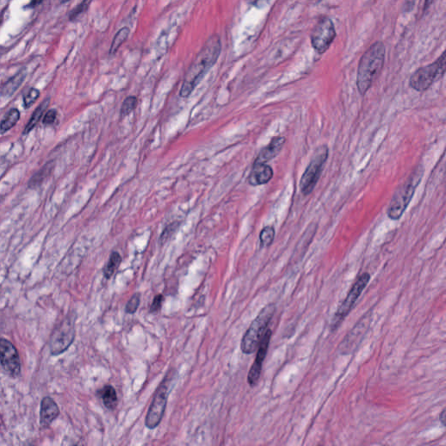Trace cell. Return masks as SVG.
Segmentation results:
<instances>
[{
    "instance_id": "obj_18",
    "label": "cell",
    "mask_w": 446,
    "mask_h": 446,
    "mask_svg": "<svg viewBox=\"0 0 446 446\" xmlns=\"http://www.w3.org/2000/svg\"><path fill=\"white\" fill-rule=\"evenodd\" d=\"M101 396L105 406L109 410L116 408L118 404L117 392L113 386L106 385L101 390Z\"/></svg>"
},
{
    "instance_id": "obj_37",
    "label": "cell",
    "mask_w": 446,
    "mask_h": 446,
    "mask_svg": "<svg viewBox=\"0 0 446 446\" xmlns=\"http://www.w3.org/2000/svg\"><path fill=\"white\" fill-rule=\"evenodd\" d=\"M0 200H1V196H0Z\"/></svg>"
},
{
    "instance_id": "obj_9",
    "label": "cell",
    "mask_w": 446,
    "mask_h": 446,
    "mask_svg": "<svg viewBox=\"0 0 446 446\" xmlns=\"http://www.w3.org/2000/svg\"><path fill=\"white\" fill-rule=\"evenodd\" d=\"M75 338L74 321L71 318L65 319L58 326L52 333L50 340V351L52 356L64 353L73 343Z\"/></svg>"
},
{
    "instance_id": "obj_2",
    "label": "cell",
    "mask_w": 446,
    "mask_h": 446,
    "mask_svg": "<svg viewBox=\"0 0 446 446\" xmlns=\"http://www.w3.org/2000/svg\"><path fill=\"white\" fill-rule=\"evenodd\" d=\"M385 49L382 42L374 43L362 55L358 65L357 85L361 95H364L382 71Z\"/></svg>"
},
{
    "instance_id": "obj_16",
    "label": "cell",
    "mask_w": 446,
    "mask_h": 446,
    "mask_svg": "<svg viewBox=\"0 0 446 446\" xmlns=\"http://www.w3.org/2000/svg\"><path fill=\"white\" fill-rule=\"evenodd\" d=\"M285 141V138L282 136L273 138L269 145L261 149L255 163H267L268 161L273 160L281 152Z\"/></svg>"
},
{
    "instance_id": "obj_5",
    "label": "cell",
    "mask_w": 446,
    "mask_h": 446,
    "mask_svg": "<svg viewBox=\"0 0 446 446\" xmlns=\"http://www.w3.org/2000/svg\"><path fill=\"white\" fill-rule=\"evenodd\" d=\"M329 157V149L326 145L320 146L316 149L309 165L306 168L300 181V190L303 195H309L322 174V169Z\"/></svg>"
},
{
    "instance_id": "obj_17",
    "label": "cell",
    "mask_w": 446,
    "mask_h": 446,
    "mask_svg": "<svg viewBox=\"0 0 446 446\" xmlns=\"http://www.w3.org/2000/svg\"><path fill=\"white\" fill-rule=\"evenodd\" d=\"M26 76V73L24 72H20L17 73L15 76L11 78L9 81H6L2 87L0 88V94L2 96H11L13 93L16 92L19 87L21 86V84L23 83L24 79Z\"/></svg>"
},
{
    "instance_id": "obj_30",
    "label": "cell",
    "mask_w": 446,
    "mask_h": 446,
    "mask_svg": "<svg viewBox=\"0 0 446 446\" xmlns=\"http://www.w3.org/2000/svg\"><path fill=\"white\" fill-rule=\"evenodd\" d=\"M163 301H164L163 296L162 295H157L156 297L153 299L152 305L150 307V312L151 313H155L158 310H160Z\"/></svg>"
},
{
    "instance_id": "obj_6",
    "label": "cell",
    "mask_w": 446,
    "mask_h": 446,
    "mask_svg": "<svg viewBox=\"0 0 446 446\" xmlns=\"http://www.w3.org/2000/svg\"><path fill=\"white\" fill-rule=\"evenodd\" d=\"M446 57L445 53L432 64L418 69L410 79V86L418 92H425L446 73Z\"/></svg>"
},
{
    "instance_id": "obj_12",
    "label": "cell",
    "mask_w": 446,
    "mask_h": 446,
    "mask_svg": "<svg viewBox=\"0 0 446 446\" xmlns=\"http://www.w3.org/2000/svg\"><path fill=\"white\" fill-rule=\"evenodd\" d=\"M271 335H272L271 330H266L265 334H264L263 338L261 339L260 344L258 346L256 358H255V360L254 362L253 365L251 366L249 375H248V382H249V385L251 386V387H255V386L256 385L259 379H260L262 363H263V361H264V359L266 358V355H267V352H268Z\"/></svg>"
},
{
    "instance_id": "obj_32",
    "label": "cell",
    "mask_w": 446,
    "mask_h": 446,
    "mask_svg": "<svg viewBox=\"0 0 446 446\" xmlns=\"http://www.w3.org/2000/svg\"><path fill=\"white\" fill-rule=\"evenodd\" d=\"M246 1L248 4H251L255 7L259 9L264 8L271 2V0H246Z\"/></svg>"
},
{
    "instance_id": "obj_1",
    "label": "cell",
    "mask_w": 446,
    "mask_h": 446,
    "mask_svg": "<svg viewBox=\"0 0 446 446\" xmlns=\"http://www.w3.org/2000/svg\"><path fill=\"white\" fill-rule=\"evenodd\" d=\"M221 51V42L217 34L211 35L206 41L194 61L186 73L180 95L189 97L209 70L217 62Z\"/></svg>"
},
{
    "instance_id": "obj_29",
    "label": "cell",
    "mask_w": 446,
    "mask_h": 446,
    "mask_svg": "<svg viewBox=\"0 0 446 446\" xmlns=\"http://www.w3.org/2000/svg\"><path fill=\"white\" fill-rule=\"evenodd\" d=\"M47 167H45L43 170H41L40 173H37L36 175L32 177V180L30 181V187H32V188H35L36 186H39L41 183V181L44 180V176L45 174L47 173L48 171H50V169H46Z\"/></svg>"
},
{
    "instance_id": "obj_4",
    "label": "cell",
    "mask_w": 446,
    "mask_h": 446,
    "mask_svg": "<svg viewBox=\"0 0 446 446\" xmlns=\"http://www.w3.org/2000/svg\"><path fill=\"white\" fill-rule=\"evenodd\" d=\"M275 311L276 306L274 303H270L258 314L241 340V350L243 353L250 355L257 350L258 346L273 318Z\"/></svg>"
},
{
    "instance_id": "obj_21",
    "label": "cell",
    "mask_w": 446,
    "mask_h": 446,
    "mask_svg": "<svg viewBox=\"0 0 446 446\" xmlns=\"http://www.w3.org/2000/svg\"><path fill=\"white\" fill-rule=\"evenodd\" d=\"M121 262V256L118 252L113 251L109 257L108 262L104 269V276L106 279L112 277L113 274L118 270Z\"/></svg>"
},
{
    "instance_id": "obj_26",
    "label": "cell",
    "mask_w": 446,
    "mask_h": 446,
    "mask_svg": "<svg viewBox=\"0 0 446 446\" xmlns=\"http://www.w3.org/2000/svg\"><path fill=\"white\" fill-rule=\"evenodd\" d=\"M141 303V295L139 293L134 294L130 300L127 301L126 305V312L127 314H133L136 312L139 306Z\"/></svg>"
},
{
    "instance_id": "obj_22",
    "label": "cell",
    "mask_w": 446,
    "mask_h": 446,
    "mask_svg": "<svg viewBox=\"0 0 446 446\" xmlns=\"http://www.w3.org/2000/svg\"><path fill=\"white\" fill-rule=\"evenodd\" d=\"M130 33V30L128 27H124L121 29L119 32H117L116 35L113 38V42L110 47V54L113 55L116 53L117 51L121 47V44L124 43L125 41L127 40Z\"/></svg>"
},
{
    "instance_id": "obj_24",
    "label": "cell",
    "mask_w": 446,
    "mask_h": 446,
    "mask_svg": "<svg viewBox=\"0 0 446 446\" xmlns=\"http://www.w3.org/2000/svg\"><path fill=\"white\" fill-rule=\"evenodd\" d=\"M137 106V98L134 96H129L125 100L121 109V114L122 116H127L132 113Z\"/></svg>"
},
{
    "instance_id": "obj_33",
    "label": "cell",
    "mask_w": 446,
    "mask_h": 446,
    "mask_svg": "<svg viewBox=\"0 0 446 446\" xmlns=\"http://www.w3.org/2000/svg\"><path fill=\"white\" fill-rule=\"evenodd\" d=\"M440 418H441V421H442L443 425H446V410H443Z\"/></svg>"
},
{
    "instance_id": "obj_36",
    "label": "cell",
    "mask_w": 446,
    "mask_h": 446,
    "mask_svg": "<svg viewBox=\"0 0 446 446\" xmlns=\"http://www.w3.org/2000/svg\"><path fill=\"white\" fill-rule=\"evenodd\" d=\"M69 0H61L62 3H65V2H68Z\"/></svg>"
},
{
    "instance_id": "obj_11",
    "label": "cell",
    "mask_w": 446,
    "mask_h": 446,
    "mask_svg": "<svg viewBox=\"0 0 446 446\" xmlns=\"http://www.w3.org/2000/svg\"><path fill=\"white\" fill-rule=\"evenodd\" d=\"M0 363L9 376L17 378L21 371V358L16 347L7 339H0Z\"/></svg>"
},
{
    "instance_id": "obj_28",
    "label": "cell",
    "mask_w": 446,
    "mask_h": 446,
    "mask_svg": "<svg viewBox=\"0 0 446 446\" xmlns=\"http://www.w3.org/2000/svg\"><path fill=\"white\" fill-rule=\"evenodd\" d=\"M39 97H40L39 90H37L35 88L30 89L28 93H26L24 96V107H26V108L30 107L38 100Z\"/></svg>"
},
{
    "instance_id": "obj_27",
    "label": "cell",
    "mask_w": 446,
    "mask_h": 446,
    "mask_svg": "<svg viewBox=\"0 0 446 446\" xmlns=\"http://www.w3.org/2000/svg\"><path fill=\"white\" fill-rule=\"evenodd\" d=\"M91 2H92V0H83L81 4L77 5L76 7L71 12V13H70V20L73 21V20L76 19L77 17L80 16L81 13L85 12L88 9Z\"/></svg>"
},
{
    "instance_id": "obj_19",
    "label": "cell",
    "mask_w": 446,
    "mask_h": 446,
    "mask_svg": "<svg viewBox=\"0 0 446 446\" xmlns=\"http://www.w3.org/2000/svg\"><path fill=\"white\" fill-rule=\"evenodd\" d=\"M48 105L49 100L47 99V100L44 101L43 103H41V104L38 106V108L34 111V113H32V116L31 117L28 124L26 125V127H25V128H24V134L30 133L32 129H33V127L38 124V122L40 121L41 117L43 115V113H44L45 109L48 106Z\"/></svg>"
},
{
    "instance_id": "obj_31",
    "label": "cell",
    "mask_w": 446,
    "mask_h": 446,
    "mask_svg": "<svg viewBox=\"0 0 446 446\" xmlns=\"http://www.w3.org/2000/svg\"><path fill=\"white\" fill-rule=\"evenodd\" d=\"M57 116V112L56 110L52 109V110H50L48 111L46 114L44 115V120H43V123L44 125H51L56 120Z\"/></svg>"
},
{
    "instance_id": "obj_15",
    "label": "cell",
    "mask_w": 446,
    "mask_h": 446,
    "mask_svg": "<svg viewBox=\"0 0 446 446\" xmlns=\"http://www.w3.org/2000/svg\"><path fill=\"white\" fill-rule=\"evenodd\" d=\"M60 415V409L55 401L50 397H45L41 401V425L47 428Z\"/></svg>"
},
{
    "instance_id": "obj_34",
    "label": "cell",
    "mask_w": 446,
    "mask_h": 446,
    "mask_svg": "<svg viewBox=\"0 0 446 446\" xmlns=\"http://www.w3.org/2000/svg\"><path fill=\"white\" fill-rule=\"evenodd\" d=\"M432 2H433V0H425V10H427V9L429 8Z\"/></svg>"
},
{
    "instance_id": "obj_8",
    "label": "cell",
    "mask_w": 446,
    "mask_h": 446,
    "mask_svg": "<svg viewBox=\"0 0 446 446\" xmlns=\"http://www.w3.org/2000/svg\"><path fill=\"white\" fill-rule=\"evenodd\" d=\"M370 276L368 273L362 274L356 281L353 287L351 288L349 294L347 295L344 301L342 304L339 306L338 311L334 315L332 322H331V330H336L338 329L343 319L349 315L350 310L353 309L354 304L358 301V298L361 296L362 291L364 290L368 282L370 281Z\"/></svg>"
},
{
    "instance_id": "obj_20",
    "label": "cell",
    "mask_w": 446,
    "mask_h": 446,
    "mask_svg": "<svg viewBox=\"0 0 446 446\" xmlns=\"http://www.w3.org/2000/svg\"><path fill=\"white\" fill-rule=\"evenodd\" d=\"M20 118H21V113L18 109L13 108L10 110V112L6 114V116L0 124V131L2 133H5L9 131L17 124Z\"/></svg>"
},
{
    "instance_id": "obj_14",
    "label": "cell",
    "mask_w": 446,
    "mask_h": 446,
    "mask_svg": "<svg viewBox=\"0 0 446 446\" xmlns=\"http://www.w3.org/2000/svg\"><path fill=\"white\" fill-rule=\"evenodd\" d=\"M273 175V169L270 165L266 163H254L248 181L251 186L264 185L271 181Z\"/></svg>"
},
{
    "instance_id": "obj_13",
    "label": "cell",
    "mask_w": 446,
    "mask_h": 446,
    "mask_svg": "<svg viewBox=\"0 0 446 446\" xmlns=\"http://www.w3.org/2000/svg\"><path fill=\"white\" fill-rule=\"evenodd\" d=\"M370 314H367L355 325L353 330L348 333L347 337L341 343V350L343 354H348L357 348L358 343L361 341L363 335L368 330L370 324Z\"/></svg>"
},
{
    "instance_id": "obj_23",
    "label": "cell",
    "mask_w": 446,
    "mask_h": 446,
    "mask_svg": "<svg viewBox=\"0 0 446 446\" xmlns=\"http://www.w3.org/2000/svg\"><path fill=\"white\" fill-rule=\"evenodd\" d=\"M276 231L273 227L267 226L260 233V242L261 248H269L273 243Z\"/></svg>"
},
{
    "instance_id": "obj_25",
    "label": "cell",
    "mask_w": 446,
    "mask_h": 446,
    "mask_svg": "<svg viewBox=\"0 0 446 446\" xmlns=\"http://www.w3.org/2000/svg\"><path fill=\"white\" fill-rule=\"evenodd\" d=\"M179 225H180V223L178 221H173L171 224H169V226L166 227L165 229L163 230V232L161 234V238H160V241H161V244H164L167 241H169L170 237L173 235V234L175 233L177 229L179 228Z\"/></svg>"
},
{
    "instance_id": "obj_3",
    "label": "cell",
    "mask_w": 446,
    "mask_h": 446,
    "mask_svg": "<svg viewBox=\"0 0 446 446\" xmlns=\"http://www.w3.org/2000/svg\"><path fill=\"white\" fill-rule=\"evenodd\" d=\"M424 175L423 166L419 165L410 173L404 184L398 188L387 209V214L390 220L398 221L402 217L406 209L414 196L415 191L422 181Z\"/></svg>"
},
{
    "instance_id": "obj_7",
    "label": "cell",
    "mask_w": 446,
    "mask_h": 446,
    "mask_svg": "<svg viewBox=\"0 0 446 446\" xmlns=\"http://www.w3.org/2000/svg\"><path fill=\"white\" fill-rule=\"evenodd\" d=\"M173 377L174 376L173 372L170 370L157 388L153 402L149 407V412L146 417V426L149 429H155L162 420L163 415L165 413L168 397L170 393V386L173 381Z\"/></svg>"
},
{
    "instance_id": "obj_10",
    "label": "cell",
    "mask_w": 446,
    "mask_h": 446,
    "mask_svg": "<svg viewBox=\"0 0 446 446\" xmlns=\"http://www.w3.org/2000/svg\"><path fill=\"white\" fill-rule=\"evenodd\" d=\"M336 38V30L333 22L329 18H322L318 21L310 35L313 48L320 54L330 48Z\"/></svg>"
},
{
    "instance_id": "obj_35",
    "label": "cell",
    "mask_w": 446,
    "mask_h": 446,
    "mask_svg": "<svg viewBox=\"0 0 446 446\" xmlns=\"http://www.w3.org/2000/svg\"><path fill=\"white\" fill-rule=\"evenodd\" d=\"M43 0H32V5H37V4H41Z\"/></svg>"
}]
</instances>
